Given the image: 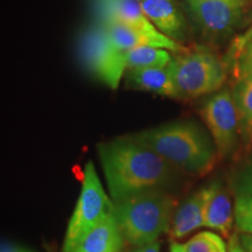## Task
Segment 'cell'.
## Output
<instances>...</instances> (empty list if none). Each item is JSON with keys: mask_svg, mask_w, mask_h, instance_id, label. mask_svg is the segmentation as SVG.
I'll list each match as a JSON object with an SVG mask.
<instances>
[{"mask_svg": "<svg viewBox=\"0 0 252 252\" xmlns=\"http://www.w3.org/2000/svg\"><path fill=\"white\" fill-rule=\"evenodd\" d=\"M168 65L158 68L130 69L126 71V83L133 89L149 91L169 98H178Z\"/></svg>", "mask_w": 252, "mask_h": 252, "instance_id": "14", "label": "cell"}, {"mask_svg": "<svg viewBox=\"0 0 252 252\" xmlns=\"http://www.w3.org/2000/svg\"><path fill=\"white\" fill-rule=\"evenodd\" d=\"M145 15L160 33L175 40L184 33V19L172 0H139Z\"/></svg>", "mask_w": 252, "mask_h": 252, "instance_id": "13", "label": "cell"}, {"mask_svg": "<svg viewBox=\"0 0 252 252\" xmlns=\"http://www.w3.org/2000/svg\"><path fill=\"white\" fill-rule=\"evenodd\" d=\"M171 52L153 46L135 47L126 56V69L167 67L172 62Z\"/></svg>", "mask_w": 252, "mask_h": 252, "instance_id": "16", "label": "cell"}, {"mask_svg": "<svg viewBox=\"0 0 252 252\" xmlns=\"http://www.w3.org/2000/svg\"><path fill=\"white\" fill-rule=\"evenodd\" d=\"M206 197L207 188L203 187L188 196L178 207L169 229V236L172 239H180L194 230L204 226Z\"/></svg>", "mask_w": 252, "mask_h": 252, "instance_id": "11", "label": "cell"}, {"mask_svg": "<svg viewBox=\"0 0 252 252\" xmlns=\"http://www.w3.org/2000/svg\"><path fill=\"white\" fill-rule=\"evenodd\" d=\"M131 135L190 175L209 174L219 159L213 139L193 121L167 123Z\"/></svg>", "mask_w": 252, "mask_h": 252, "instance_id": "2", "label": "cell"}, {"mask_svg": "<svg viewBox=\"0 0 252 252\" xmlns=\"http://www.w3.org/2000/svg\"><path fill=\"white\" fill-rule=\"evenodd\" d=\"M0 252H34L30 250V249L21 247V245L9 243V242H2L1 248H0Z\"/></svg>", "mask_w": 252, "mask_h": 252, "instance_id": "22", "label": "cell"}, {"mask_svg": "<svg viewBox=\"0 0 252 252\" xmlns=\"http://www.w3.org/2000/svg\"><path fill=\"white\" fill-rule=\"evenodd\" d=\"M181 249L182 252H229L223 238L213 231L198 232L181 244Z\"/></svg>", "mask_w": 252, "mask_h": 252, "instance_id": "18", "label": "cell"}, {"mask_svg": "<svg viewBox=\"0 0 252 252\" xmlns=\"http://www.w3.org/2000/svg\"><path fill=\"white\" fill-rule=\"evenodd\" d=\"M113 201L104 190L93 161L84 168L82 190L68 223L62 252H70L91 230L113 214Z\"/></svg>", "mask_w": 252, "mask_h": 252, "instance_id": "5", "label": "cell"}, {"mask_svg": "<svg viewBox=\"0 0 252 252\" xmlns=\"http://www.w3.org/2000/svg\"><path fill=\"white\" fill-rule=\"evenodd\" d=\"M234 189L236 195L252 196V159L236 174Z\"/></svg>", "mask_w": 252, "mask_h": 252, "instance_id": "20", "label": "cell"}, {"mask_svg": "<svg viewBox=\"0 0 252 252\" xmlns=\"http://www.w3.org/2000/svg\"><path fill=\"white\" fill-rule=\"evenodd\" d=\"M124 236L113 214L88 234L70 252H122Z\"/></svg>", "mask_w": 252, "mask_h": 252, "instance_id": "12", "label": "cell"}, {"mask_svg": "<svg viewBox=\"0 0 252 252\" xmlns=\"http://www.w3.org/2000/svg\"><path fill=\"white\" fill-rule=\"evenodd\" d=\"M124 239L134 248L158 241L169 231L178 200L168 190H150L113 203Z\"/></svg>", "mask_w": 252, "mask_h": 252, "instance_id": "3", "label": "cell"}, {"mask_svg": "<svg viewBox=\"0 0 252 252\" xmlns=\"http://www.w3.org/2000/svg\"><path fill=\"white\" fill-rule=\"evenodd\" d=\"M200 113L212 134L219 159L234 157L242 143L239 115L232 90L224 88L217 91L207 99Z\"/></svg>", "mask_w": 252, "mask_h": 252, "instance_id": "7", "label": "cell"}, {"mask_svg": "<svg viewBox=\"0 0 252 252\" xmlns=\"http://www.w3.org/2000/svg\"><path fill=\"white\" fill-rule=\"evenodd\" d=\"M94 20L116 21L145 33L159 34L145 15L139 0H90Z\"/></svg>", "mask_w": 252, "mask_h": 252, "instance_id": "9", "label": "cell"}, {"mask_svg": "<svg viewBox=\"0 0 252 252\" xmlns=\"http://www.w3.org/2000/svg\"><path fill=\"white\" fill-rule=\"evenodd\" d=\"M131 252H160V244L157 241L154 243L143 245V247H137Z\"/></svg>", "mask_w": 252, "mask_h": 252, "instance_id": "23", "label": "cell"}, {"mask_svg": "<svg viewBox=\"0 0 252 252\" xmlns=\"http://www.w3.org/2000/svg\"><path fill=\"white\" fill-rule=\"evenodd\" d=\"M228 250L229 252H247L245 251V249L243 248V245L241 244V241H239V236L237 232L229 237Z\"/></svg>", "mask_w": 252, "mask_h": 252, "instance_id": "21", "label": "cell"}, {"mask_svg": "<svg viewBox=\"0 0 252 252\" xmlns=\"http://www.w3.org/2000/svg\"><path fill=\"white\" fill-rule=\"evenodd\" d=\"M232 93L239 115L241 143L248 153L252 150V74L236 81Z\"/></svg>", "mask_w": 252, "mask_h": 252, "instance_id": "15", "label": "cell"}, {"mask_svg": "<svg viewBox=\"0 0 252 252\" xmlns=\"http://www.w3.org/2000/svg\"><path fill=\"white\" fill-rule=\"evenodd\" d=\"M80 58L87 70L111 89H117L124 76L127 53L110 40L103 24L94 20L82 32L78 42Z\"/></svg>", "mask_w": 252, "mask_h": 252, "instance_id": "6", "label": "cell"}, {"mask_svg": "<svg viewBox=\"0 0 252 252\" xmlns=\"http://www.w3.org/2000/svg\"><path fill=\"white\" fill-rule=\"evenodd\" d=\"M231 67L236 81L252 74V28L237 41L234 47Z\"/></svg>", "mask_w": 252, "mask_h": 252, "instance_id": "17", "label": "cell"}, {"mask_svg": "<svg viewBox=\"0 0 252 252\" xmlns=\"http://www.w3.org/2000/svg\"><path fill=\"white\" fill-rule=\"evenodd\" d=\"M168 67L178 99H195L215 94L226 81V64L207 47L186 49L172 60Z\"/></svg>", "mask_w": 252, "mask_h": 252, "instance_id": "4", "label": "cell"}, {"mask_svg": "<svg viewBox=\"0 0 252 252\" xmlns=\"http://www.w3.org/2000/svg\"><path fill=\"white\" fill-rule=\"evenodd\" d=\"M247 0H186L202 34L220 40L235 30L244 13Z\"/></svg>", "mask_w": 252, "mask_h": 252, "instance_id": "8", "label": "cell"}, {"mask_svg": "<svg viewBox=\"0 0 252 252\" xmlns=\"http://www.w3.org/2000/svg\"><path fill=\"white\" fill-rule=\"evenodd\" d=\"M241 244L247 252H252V234H238Z\"/></svg>", "mask_w": 252, "mask_h": 252, "instance_id": "24", "label": "cell"}, {"mask_svg": "<svg viewBox=\"0 0 252 252\" xmlns=\"http://www.w3.org/2000/svg\"><path fill=\"white\" fill-rule=\"evenodd\" d=\"M235 229L237 234H252V196L236 195Z\"/></svg>", "mask_w": 252, "mask_h": 252, "instance_id": "19", "label": "cell"}, {"mask_svg": "<svg viewBox=\"0 0 252 252\" xmlns=\"http://www.w3.org/2000/svg\"><path fill=\"white\" fill-rule=\"evenodd\" d=\"M207 197L204 206V226L216 230L224 237L231 236L235 225V213L228 193L220 181L206 186Z\"/></svg>", "mask_w": 252, "mask_h": 252, "instance_id": "10", "label": "cell"}, {"mask_svg": "<svg viewBox=\"0 0 252 252\" xmlns=\"http://www.w3.org/2000/svg\"><path fill=\"white\" fill-rule=\"evenodd\" d=\"M97 153L113 203L144 191L168 190L179 181V169L131 134L102 141Z\"/></svg>", "mask_w": 252, "mask_h": 252, "instance_id": "1", "label": "cell"}, {"mask_svg": "<svg viewBox=\"0 0 252 252\" xmlns=\"http://www.w3.org/2000/svg\"><path fill=\"white\" fill-rule=\"evenodd\" d=\"M169 252H182V249H181V244L176 243V242L172 241L171 243V247H169Z\"/></svg>", "mask_w": 252, "mask_h": 252, "instance_id": "25", "label": "cell"}]
</instances>
